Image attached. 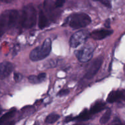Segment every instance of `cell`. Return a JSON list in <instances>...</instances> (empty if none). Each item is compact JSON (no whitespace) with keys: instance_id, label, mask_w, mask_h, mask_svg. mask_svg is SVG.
Listing matches in <instances>:
<instances>
[{"instance_id":"6da1fadb","label":"cell","mask_w":125,"mask_h":125,"mask_svg":"<svg viewBox=\"0 0 125 125\" xmlns=\"http://www.w3.org/2000/svg\"><path fill=\"white\" fill-rule=\"evenodd\" d=\"M19 18V12L15 9L4 11L0 17V34L2 36L6 31L15 26Z\"/></svg>"},{"instance_id":"7a4b0ae2","label":"cell","mask_w":125,"mask_h":125,"mask_svg":"<svg viewBox=\"0 0 125 125\" xmlns=\"http://www.w3.org/2000/svg\"><path fill=\"white\" fill-rule=\"evenodd\" d=\"M37 21V12L35 7L32 4L24 6L20 16V23L24 29H30L35 25Z\"/></svg>"},{"instance_id":"3957f363","label":"cell","mask_w":125,"mask_h":125,"mask_svg":"<svg viewBox=\"0 0 125 125\" xmlns=\"http://www.w3.org/2000/svg\"><path fill=\"white\" fill-rule=\"evenodd\" d=\"M51 45L52 42L51 39L49 38L45 39L42 45L32 50L29 54L30 59L34 62H37L46 58L51 52Z\"/></svg>"},{"instance_id":"277c9868","label":"cell","mask_w":125,"mask_h":125,"mask_svg":"<svg viewBox=\"0 0 125 125\" xmlns=\"http://www.w3.org/2000/svg\"><path fill=\"white\" fill-rule=\"evenodd\" d=\"M91 18L85 13H76L67 18V24L73 29H78L86 27L91 23Z\"/></svg>"},{"instance_id":"5b68a950","label":"cell","mask_w":125,"mask_h":125,"mask_svg":"<svg viewBox=\"0 0 125 125\" xmlns=\"http://www.w3.org/2000/svg\"><path fill=\"white\" fill-rule=\"evenodd\" d=\"M43 9L48 19L52 22H56L61 16V12L53 0H45Z\"/></svg>"},{"instance_id":"8992f818","label":"cell","mask_w":125,"mask_h":125,"mask_svg":"<svg viewBox=\"0 0 125 125\" xmlns=\"http://www.w3.org/2000/svg\"><path fill=\"white\" fill-rule=\"evenodd\" d=\"M94 48L91 45H85L80 50L75 51V56L81 62H86L90 61L93 57Z\"/></svg>"},{"instance_id":"52a82bcc","label":"cell","mask_w":125,"mask_h":125,"mask_svg":"<svg viewBox=\"0 0 125 125\" xmlns=\"http://www.w3.org/2000/svg\"><path fill=\"white\" fill-rule=\"evenodd\" d=\"M90 34L86 30H80L74 33L70 38V45L72 48H76L85 42Z\"/></svg>"},{"instance_id":"ba28073f","label":"cell","mask_w":125,"mask_h":125,"mask_svg":"<svg viewBox=\"0 0 125 125\" xmlns=\"http://www.w3.org/2000/svg\"><path fill=\"white\" fill-rule=\"evenodd\" d=\"M103 61V59L101 57H97L96 59H95L93 61L92 64L90 65V67L88 69V70L87 71L84 78L85 79H88V80L91 79L92 78H94L96 75V73L98 72V71L100 70V68L102 65Z\"/></svg>"},{"instance_id":"9c48e42d","label":"cell","mask_w":125,"mask_h":125,"mask_svg":"<svg viewBox=\"0 0 125 125\" xmlns=\"http://www.w3.org/2000/svg\"><path fill=\"white\" fill-rule=\"evenodd\" d=\"M13 65L9 62H3L0 65V78L4 79L7 78L13 72Z\"/></svg>"},{"instance_id":"30bf717a","label":"cell","mask_w":125,"mask_h":125,"mask_svg":"<svg viewBox=\"0 0 125 125\" xmlns=\"http://www.w3.org/2000/svg\"><path fill=\"white\" fill-rule=\"evenodd\" d=\"M121 100L125 101V92L123 90L112 91L107 98V101L109 103H113Z\"/></svg>"},{"instance_id":"8fae6325","label":"cell","mask_w":125,"mask_h":125,"mask_svg":"<svg viewBox=\"0 0 125 125\" xmlns=\"http://www.w3.org/2000/svg\"><path fill=\"white\" fill-rule=\"evenodd\" d=\"M112 33H113V31L109 30V29L95 30L90 33V37L94 40H102L111 35Z\"/></svg>"},{"instance_id":"7c38bea8","label":"cell","mask_w":125,"mask_h":125,"mask_svg":"<svg viewBox=\"0 0 125 125\" xmlns=\"http://www.w3.org/2000/svg\"><path fill=\"white\" fill-rule=\"evenodd\" d=\"M50 25V22L48 17L42 9H40L39 12V28L42 29Z\"/></svg>"},{"instance_id":"4fadbf2b","label":"cell","mask_w":125,"mask_h":125,"mask_svg":"<svg viewBox=\"0 0 125 125\" xmlns=\"http://www.w3.org/2000/svg\"><path fill=\"white\" fill-rule=\"evenodd\" d=\"M105 108H106V103L102 102V101H99V102H96V103L94 104L89 111H90V114L93 115H95L101 112Z\"/></svg>"},{"instance_id":"5bb4252c","label":"cell","mask_w":125,"mask_h":125,"mask_svg":"<svg viewBox=\"0 0 125 125\" xmlns=\"http://www.w3.org/2000/svg\"><path fill=\"white\" fill-rule=\"evenodd\" d=\"M92 115L90 114V111H89V110H84L78 116L76 117H73V121L77 120L79 121V122L87 121L91 118Z\"/></svg>"},{"instance_id":"9a60e30c","label":"cell","mask_w":125,"mask_h":125,"mask_svg":"<svg viewBox=\"0 0 125 125\" xmlns=\"http://www.w3.org/2000/svg\"><path fill=\"white\" fill-rule=\"evenodd\" d=\"M16 113V109L15 108L12 109L10 111H9L8 112L5 114L4 115L1 117V119H0V124L1 125H3L5 122H7V120H9V119H10L11 118L13 117L15 115Z\"/></svg>"},{"instance_id":"2e32d148","label":"cell","mask_w":125,"mask_h":125,"mask_svg":"<svg viewBox=\"0 0 125 125\" xmlns=\"http://www.w3.org/2000/svg\"><path fill=\"white\" fill-rule=\"evenodd\" d=\"M111 114H112V111L111 109H107L105 113L101 117L100 120V123L102 125L106 124V123L109 122V120L111 118Z\"/></svg>"},{"instance_id":"e0dca14e","label":"cell","mask_w":125,"mask_h":125,"mask_svg":"<svg viewBox=\"0 0 125 125\" xmlns=\"http://www.w3.org/2000/svg\"><path fill=\"white\" fill-rule=\"evenodd\" d=\"M60 118V115L56 114H51L46 117L45 119V122L48 124H52L57 122Z\"/></svg>"},{"instance_id":"ac0fdd59","label":"cell","mask_w":125,"mask_h":125,"mask_svg":"<svg viewBox=\"0 0 125 125\" xmlns=\"http://www.w3.org/2000/svg\"><path fill=\"white\" fill-rule=\"evenodd\" d=\"M28 80L30 82L31 84H39L40 83V80H39V78H38V76L35 75H31L28 77Z\"/></svg>"},{"instance_id":"d6986e66","label":"cell","mask_w":125,"mask_h":125,"mask_svg":"<svg viewBox=\"0 0 125 125\" xmlns=\"http://www.w3.org/2000/svg\"><path fill=\"white\" fill-rule=\"evenodd\" d=\"M94 1H98L100 3L106 6V7H107V8H111L112 7V4H111V2L110 0H94Z\"/></svg>"},{"instance_id":"ffe728a7","label":"cell","mask_w":125,"mask_h":125,"mask_svg":"<svg viewBox=\"0 0 125 125\" xmlns=\"http://www.w3.org/2000/svg\"><path fill=\"white\" fill-rule=\"evenodd\" d=\"M70 93V90L68 89H62L61 91H59L58 92V94H57V96H66L68 94H69Z\"/></svg>"},{"instance_id":"44dd1931","label":"cell","mask_w":125,"mask_h":125,"mask_svg":"<svg viewBox=\"0 0 125 125\" xmlns=\"http://www.w3.org/2000/svg\"><path fill=\"white\" fill-rule=\"evenodd\" d=\"M22 76L21 74L20 73H15L14 74H13V79H14L15 81V82H19L21 80Z\"/></svg>"},{"instance_id":"7402d4cb","label":"cell","mask_w":125,"mask_h":125,"mask_svg":"<svg viewBox=\"0 0 125 125\" xmlns=\"http://www.w3.org/2000/svg\"><path fill=\"white\" fill-rule=\"evenodd\" d=\"M65 0H55V4H56V6H57V7L60 8V7H62L63 6V4H65Z\"/></svg>"},{"instance_id":"603a6c76","label":"cell","mask_w":125,"mask_h":125,"mask_svg":"<svg viewBox=\"0 0 125 125\" xmlns=\"http://www.w3.org/2000/svg\"><path fill=\"white\" fill-rule=\"evenodd\" d=\"M38 78H39V80H40V83H42L45 79H46V74L45 73H41L39 74H38Z\"/></svg>"},{"instance_id":"cb8c5ba5","label":"cell","mask_w":125,"mask_h":125,"mask_svg":"<svg viewBox=\"0 0 125 125\" xmlns=\"http://www.w3.org/2000/svg\"><path fill=\"white\" fill-rule=\"evenodd\" d=\"M49 64L48 65V67H55V66L56 65V64H57V62H56V61H49Z\"/></svg>"},{"instance_id":"d4e9b609","label":"cell","mask_w":125,"mask_h":125,"mask_svg":"<svg viewBox=\"0 0 125 125\" xmlns=\"http://www.w3.org/2000/svg\"><path fill=\"white\" fill-rule=\"evenodd\" d=\"M13 1H14V0H1V1L2 2H4V3H7V4L11 3V2H13Z\"/></svg>"},{"instance_id":"484cf974","label":"cell","mask_w":125,"mask_h":125,"mask_svg":"<svg viewBox=\"0 0 125 125\" xmlns=\"http://www.w3.org/2000/svg\"><path fill=\"white\" fill-rule=\"evenodd\" d=\"M105 26H106L107 28H109L110 27V20H107L106 22L105 23Z\"/></svg>"},{"instance_id":"4316f807","label":"cell","mask_w":125,"mask_h":125,"mask_svg":"<svg viewBox=\"0 0 125 125\" xmlns=\"http://www.w3.org/2000/svg\"><path fill=\"white\" fill-rule=\"evenodd\" d=\"M7 125H15V122H13V121H12V122H10V123H9Z\"/></svg>"},{"instance_id":"83f0119b","label":"cell","mask_w":125,"mask_h":125,"mask_svg":"<svg viewBox=\"0 0 125 125\" xmlns=\"http://www.w3.org/2000/svg\"><path fill=\"white\" fill-rule=\"evenodd\" d=\"M33 125H40V123H39V122H35V123H34Z\"/></svg>"},{"instance_id":"f1b7e54d","label":"cell","mask_w":125,"mask_h":125,"mask_svg":"<svg viewBox=\"0 0 125 125\" xmlns=\"http://www.w3.org/2000/svg\"><path fill=\"white\" fill-rule=\"evenodd\" d=\"M114 125H125L122 124V123H116V124H115Z\"/></svg>"},{"instance_id":"f546056e","label":"cell","mask_w":125,"mask_h":125,"mask_svg":"<svg viewBox=\"0 0 125 125\" xmlns=\"http://www.w3.org/2000/svg\"><path fill=\"white\" fill-rule=\"evenodd\" d=\"M78 125V124H76V125Z\"/></svg>"}]
</instances>
